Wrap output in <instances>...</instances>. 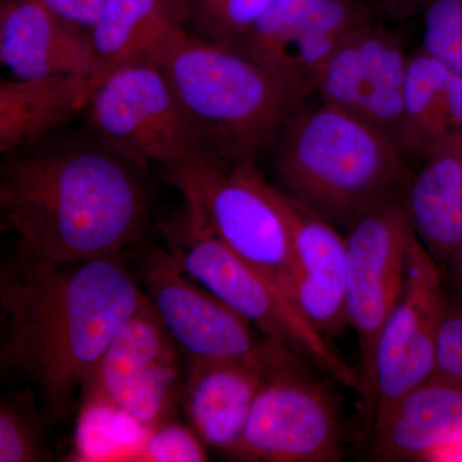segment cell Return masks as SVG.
<instances>
[{"instance_id": "1", "label": "cell", "mask_w": 462, "mask_h": 462, "mask_svg": "<svg viewBox=\"0 0 462 462\" xmlns=\"http://www.w3.org/2000/svg\"><path fill=\"white\" fill-rule=\"evenodd\" d=\"M148 302L121 256L56 263L17 247L0 270L3 374L32 382L51 420H60Z\"/></svg>"}, {"instance_id": "6", "label": "cell", "mask_w": 462, "mask_h": 462, "mask_svg": "<svg viewBox=\"0 0 462 462\" xmlns=\"http://www.w3.org/2000/svg\"><path fill=\"white\" fill-rule=\"evenodd\" d=\"M165 171L185 207L216 238L288 296L296 273L293 245L254 163L231 166L205 152Z\"/></svg>"}, {"instance_id": "31", "label": "cell", "mask_w": 462, "mask_h": 462, "mask_svg": "<svg viewBox=\"0 0 462 462\" xmlns=\"http://www.w3.org/2000/svg\"><path fill=\"white\" fill-rule=\"evenodd\" d=\"M188 9H189V16L193 14L197 23L206 17L209 12L214 11L223 0H185Z\"/></svg>"}, {"instance_id": "23", "label": "cell", "mask_w": 462, "mask_h": 462, "mask_svg": "<svg viewBox=\"0 0 462 462\" xmlns=\"http://www.w3.org/2000/svg\"><path fill=\"white\" fill-rule=\"evenodd\" d=\"M47 458L41 422L29 391L3 398L0 462H35Z\"/></svg>"}, {"instance_id": "24", "label": "cell", "mask_w": 462, "mask_h": 462, "mask_svg": "<svg viewBox=\"0 0 462 462\" xmlns=\"http://www.w3.org/2000/svg\"><path fill=\"white\" fill-rule=\"evenodd\" d=\"M422 17L421 50L462 76V0H430Z\"/></svg>"}, {"instance_id": "13", "label": "cell", "mask_w": 462, "mask_h": 462, "mask_svg": "<svg viewBox=\"0 0 462 462\" xmlns=\"http://www.w3.org/2000/svg\"><path fill=\"white\" fill-rule=\"evenodd\" d=\"M373 16L363 0H278L230 48L270 69L302 103L343 39Z\"/></svg>"}, {"instance_id": "32", "label": "cell", "mask_w": 462, "mask_h": 462, "mask_svg": "<svg viewBox=\"0 0 462 462\" xmlns=\"http://www.w3.org/2000/svg\"><path fill=\"white\" fill-rule=\"evenodd\" d=\"M170 2L173 3L176 7L182 9V11H185L189 14V9H188L187 2H185V0H170Z\"/></svg>"}, {"instance_id": "2", "label": "cell", "mask_w": 462, "mask_h": 462, "mask_svg": "<svg viewBox=\"0 0 462 462\" xmlns=\"http://www.w3.org/2000/svg\"><path fill=\"white\" fill-rule=\"evenodd\" d=\"M139 169L106 143L18 151L0 170L2 230L48 263L121 256L148 224Z\"/></svg>"}, {"instance_id": "20", "label": "cell", "mask_w": 462, "mask_h": 462, "mask_svg": "<svg viewBox=\"0 0 462 462\" xmlns=\"http://www.w3.org/2000/svg\"><path fill=\"white\" fill-rule=\"evenodd\" d=\"M189 17L170 0H103L90 27L91 91L109 75L136 63H156L167 41Z\"/></svg>"}, {"instance_id": "11", "label": "cell", "mask_w": 462, "mask_h": 462, "mask_svg": "<svg viewBox=\"0 0 462 462\" xmlns=\"http://www.w3.org/2000/svg\"><path fill=\"white\" fill-rule=\"evenodd\" d=\"M182 388L179 346L148 302L100 357L84 388V412H120L147 430L170 419Z\"/></svg>"}, {"instance_id": "10", "label": "cell", "mask_w": 462, "mask_h": 462, "mask_svg": "<svg viewBox=\"0 0 462 462\" xmlns=\"http://www.w3.org/2000/svg\"><path fill=\"white\" fill-rule=\"evenodd\" d=\"M402 196L361 216L345 236L346 315L360 346V396L367 421L376 342L402 291L407 254L415 236Z\"/></svg>"}, {"instance_id": "15", "label": "cell", "mask_w": 462, "mask_h": 462, "mask_svg": "<svg viewBox=\"0 0 462 462\" xmlns=\"http://www.w3.org/2000/svg\"><path fill=\"white\" fill-rule=\"evenodd\" d=\"M263 185L293 245L296 273L288 296L325 337L338 336L349 327L345 236L279 188L266 180Z\"/></svg>"}, {"instance_id": "26", "label": "cell", "mask_w": 462, "mask_h": 462, "mask_svg": "<svg viewBox=\"0 0 462 462\" xmlns=\"http://www.w3.org/2000/svg\"><path fill=\"white\" fill-rule=\"evenodd\" d=\"M278 0H223L199 21L207 39L230 47L251 29Z\"/></svg>"}, {"instance_id": "16", "label": "cell", "mask_w": 462, "mask_h": 462, "mask_svg": "<svg viewBox=\"0 0 462 462\" xmlns=\"http://www.w3.org/2000/svg\"><path fill=\"white\" fill-rule=\"evenodd\" d=\"M0 60L14 79L72 76L90 80V27L60 16L44 0H3Z\"/></svg>"}, {"instance_id": "7", "label": "cell", "mask_w": 462, "mask_h": 462, "mask_svg": "<svg viewBox=\"0 0 462 462\" xmlns=\"http://www.w3.org/2000/svg\"><path fill=\"white\" fill-rule=\"evenodd\" d=\"M89 126L109 148L141 167L165 170L205 153V143L156 63L117 69L91 91Z\"/></svg>"}, {"instance_id": "17", "label": "cell", "mask_w": 462, "mask_h": 462, "mask_svg": "<svg viewBox=\"0 0 462 462\" xmlns=\"http://www.w3.org/2000/svg\"><path fill=\"white\" fill-rule=\"evenodd\" d=\"M300 360L279 365L190 360L181 398L191 428L206 446L233 456L264 378L273 370Z\"/></svg>"}, {"instance_id": "27", "label": "cell", "mask_w": 462, "mask_h": 462, "mask_svg": "<svg viewBox=\"0 0 462 462\" xmlns=\"http://www.w3.org/2000/svg\"><path fill=\"white\" fill-rule=\"evenodd\" d=\"M433 376L462 385V306L449 297L440 325Z\"/></svg>"}, {"instance_id": "22", "label": "cell", "mask_w": 462, "mask_h": 462, "mask_svg": "<svg viewBox=\"0 0 462 462\" xmlns=\"http://www.w3.org/2000/svg\"><path fill=\"white\" fill-rule=\"evenodd\" d=\"M451 71L421 48L409 56L403 90L404 136L409 156L421 160L454 133L448 81Z\"/></svg>"}, {"instance_id": "21", "label": "cell", "mask_w": 462, "mask_h": 462, "mask_svg": "<svg viewBox=\"0 0 462 462\" xmlns=\"http://www.w3.org/2000/svg\"><path fill=\"white\" fill-rule=\"evenodd\" d=\"M90 98L89 80L72 76L14 79L0 83V151L11 154L69 123Z\"/></svg>"}, {"instance_id": "4", "label": "cell", "mask_w": 462, "mask_h": 462, "mask_svg": "<svg viewBox=\"0 0 462 462\" xmlns=\"http://www.w3.org/2000/svg\"><path fill=\"white\" fill-rule=\"evenodd\" d=\"M207 152L227 165L254 163L300 105L266 67L179 27L157 57Z\"/></svg>"}, {"instance_id": "30", "label": "cell", "mask_w": 462, "mask_h": 462, "mask_svg": "<svg viewBox=\"0 0 462 462\" xmlns=\"http://www.w3.org/2000/svg\"><path fill=\"white\" fill-rule=\"evenodd\" d=\"M447 294L462 306V242L442 272Z\"/></svg>"}, {"instance_id": "14", "label": "cell", "mask_w": 462, "mask_h": 462, "mask_svg": "<svg viewBox=\"0 0 462 462\" xmlns=\"http://www.w3.org/2000/svg\"><path fill=\"white\" fill-rule=\"evenodd\" d=\"M409 56L400 33L370 21L343 39L315 90L322 102L363 118L407 154L403 90Z\"/></svg>"}, {"instance_id": "9", "label": "cell", "mask_w": 462, "mask_h": 462, "mask_svg": "<svg viewBox=\"0 0 462 462\" xmlns=\"http://www.w3.org/2000/svg\"><path fill=\"white\" fill-rule=\"evenodd\" d=\"M300 360L264 378L233 457L267 462H336L345 451L338 403Z\"/></svg>"}, {"instance_id": "19", "label": "cell", "mask_w": 462, "mask_h": 462, "mask_svg": "<svg viewBox=\"0 0 462 462\" xmlns=\"http://www.w3.org/2000/svg\"><path fill=\"white\" fill-rule=\"evenodd\" d=\"M402 200L416 236L443 272L462 242V132L428 151Z\"/></svg>"}, {"instance_id": "18", "label": "cell", "mask_w": 462, "mask_h": 462, "mask_svg": "<svg viewBox=\"0 0 462 462\" xmlns=\"http://www.w3.org/2000/svg\"><path fill=\"white\" fill-rule=\"evenodd\" d=\"M373 457L422 461L462 447V385L431 376L373 422Z\"/></svg>"}, {"instance_id": "12", "label": "cell", "mask_w": 462, "mask_h": 462, "mask_svg": "<svg viewBox=\"0 0 462 462\" xmlns=\"http://www.w3.org/2000/svg\"><path fill=\"white\" fill-rule=\"evenodd\" d=\"M447 303L442 272L415 234L407 254L402 291L376 342L370 427L434 375Z\"/></svg>"}, {"instance_id": "3", "label": "cell", "mask_w": 462, "mask_h": 462, "mask_svg": "<svg viewBox=\"0 0 462 462\" xmlns=\"http://www.w3.org/2000/svg\"><path fill=\"white\" fill-rule=\"evenodd\" d=\"M279 136L273 166L281 189L337 229L402 196L412 176L396 143L329 103L294 112Z\"/></svg>"}, {"instance_id": "25", "label": "cell", "mask_w": 462, "mask_h": 462, "mask_svg": "<svg viewBox=\"0 0 462 462\" xmlns=\"http://www.w3.org/2000/svg\"><path fill=\"white\" fill-rule=\"evenodd\" d=\"M205 446L193 428L170 418L149 428L141 443L121 461L203 462L208 460Z\"/></svg>"}, {"instance_id": "28", "label": "cell", "mask_w": 462, "mask_h": 462, "mask_svg": "<svg viewBox=\"0 0 462 462\" xmlns=\"http://www.w3.org/2000/svg\"><path fill=\"white\" fill-rule=\"evenodd\" d=\"M51 8H53L60 16L69 18L80 25L91 27L103 0H44Z\"/></svg>"}, {"instance_id": "8", "label": "cell", "mask_w": 462, "mask_h": 462, "mask_svg": "<svg viewBox=\"0 0 462 462\" xmlns=\"http://www.w3.org/2000/svg\"><path fill=\"white\" fill-rule=\"evenodd\" d=\"M141 272L149 302L190 360L279 365L302 358L264 337L258 338L254 325L188 275L171 252L149 251Z\"/></svg>"}, {"instance_id": "5", "label": "cell", "mask_w": 462, "mask_h": 462, "mask_svg": "<svg viewBox=\"0 0 462 462\" xmlns=\"http://www.w3.org/2000/svg\"><path fill=\"white\" fill-rule=\"evenodd\" d=\"M163 233L169 251L188 275L251 322L264 338L361 394L360 373L340 357L329 338L275 282L236 256L188 207L163 226Z\"/></svg>"}, {"instance_id": "29", "label": "cell", "mask_w": 462, "mask_h": 462, "mask_svg": "<svg viewBox=\"0 0 462 462\" xmlns=\"http://www.w3.org/2000/svg\"><path fill=\"white\" fill-rule=\"evenodd\" d=\"M374 14L379 12L383 16L396 18H409L418 12H422L430 0H363Z\"/></svg>"}]
</instances>
